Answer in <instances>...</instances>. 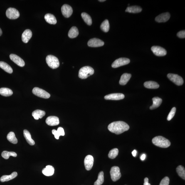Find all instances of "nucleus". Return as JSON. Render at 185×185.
Segmentation results:
<instances>
[{
  "label": "nucleus",
  "mask_w": 185,
  "mask_h": 185,
  "mask_svg": "<svg viewBox=\"0 0 185 185\" xmlns=\"http://www.w3.org/2000/svg\"><path fill=\"white\" fill-rule=\"evenodd\" d=\"M110 132L116 134H120L129 130L130 127L126 123L122 121H118L111 123L108 127Z\"/></svg>",
  "instance_id": "obj_1"
},
{
  "label": "nucleus",
  "mask_w": 185,
  "mask_h": 185,
  "mask_svg": "<svg viewBox=\"0 0 185 185\" xmlns=\"http://www.w3.org/2000/svg\"><path fill=\"white\" fill-rule=\"evenodd\" d=\"M152 142L155 145L162 148H167L171 145L168 139L161 136L154 137L152 139Z\"/></svg>",
  "instance_id": "obj_2"
},
{
  "label": "nucleus",
  "mask_w": 185,
  "mask_h": 185,
  "mask_svg": "<svg viewBox=\"0 0 185 185\" xmlns=\"http://www.w3.org/2000/svg\"><path fill=\"white\" fill-rule=\"evenodd\" d=\"M94 71L92 67L85 66L82 67L79 72V77L81 79H87L94 73Z\"/></svg>",
  "instance_id": "obj_3"
},
{
  "label": "nucleus",
  "mask_w": 185,
  "mask_h": 185,
  "mask_svg": "<svg viewBox=\"0 0 185 185\" xmlns=\"http://www.w3.org/2000/svg\"><path fill=\"white\" fill-rule=\"evenodd\" d=\"M46 62L50 68L55 69L59 66V60L56 57L52 55H49L46 57Z\"/></svg>",
  "instance_id": "obj_4"
},
{
  "label": "nucleus",
  "mask_w": 185,
  "mask_h": 185,
  "mask_svg": "<svg viewBox=\"0 0 185 185\" xmlns=\"http://www.w3.org/2000/svg\"><path fill=\"white\" fill-rule=\"evenodd\" d=\"M110 174L111 179L114 182L120 179L121 174L120 169L117 166H114L111 168Z\"/></svg>",
  "instance_id": "obj_5"
},
{
  "label": "nucleus",
  "mask_w": 185,
  "mask_h": 185,
  "mask_svg": "<svg viewBox=\"0 0 185 185\" xmlns=\"http://www.w3.org/2000/svg\"><path fill=\"white\" fill-rule=\"evenodd\" d=\"M32 92L36 96L44 98H49L50 96V94L48 92L38 87H34L32 90Z\"/></svg>",
  "instance_id": "obj_6"
},
{
  "label": "nucleus",
  "mask_w": 185,
  "mask_h": 185,
  "mask_svg": "<svg viewBox=\"0 0 185 185\" xmlns=\"http://www.w3.org/2000/svg\"><path fill=\"white\" fill-rule=\"evenodd\" d=\"M167 77L171 81L178 86L182 85L184 82L182 78L176 74L169 73L167 75Z\"/></svg>",
  "instance_id": "obj_7"
},
{
  "label": "nucleus",
  "mask_w": 185,
  "mask_h": 185,
  "mask_svg": "<svg viewBox=\"0 0 185 185\" xmlns=\"http://www.w3.org/2000/svg\"><path fill=\"white\" fill-rule=\"evenodd\" d=\"M6 16L11 19H16L20 17V13L15 8H9L7 10Z\"/></svg>",
  "instance_id": "obj_8"
},
{
  "label": "nucleus",
  "mask_w": 185,
  "mask_h": 185,
  "mask_svg": "<svg viewBox=\"0 0 185 185\" xmlns=\"http://www.w3.org/2000/svg\"><path fill=\"white\" fill-rule=\"evenodd\" d=\"M130 63V60L128 58H121L116 60L112 63V66L113 68L118 67L127 65Z\"/></svg>",
  "instance_id": "obj_9"
},
{
  "label": "nucleus",
  "mask_w": 185,
  "mask_h": 185,
  "mask_svg": "<svg viewBox=\"0 0 185 185\" xmlns=\"http://www.w3.org/2000/svg\"><path fill=\"white\" fill-rule=\"evenodd\" d=\"M151 50L155 55L158 56H164L166 54V50L160 46H152Z\"/></svg>",
  "instance_id": "obj_10"
},
{
  "label": "nucleus",
  "mask_w": 185,
  "mask_h": 185,
  "mask_svg": "<svg viewBox=\"0 0 185 185\" xmlns=\"http://www.w3.org/2000/svg\"><path fill=\"white\" fill-rule=\"evenodd\" d=\"M62 14L65 18H69L73 13V9L69 5L65 4L62 6L61 8Z\"/></svg>",
  "instance_id": "obj_11"
},
{
  "label": "nucleus",
  "mask_w": 185,
  "mask_h": 185,
  "mask_svg": "<svg viewBox=\"0 0 185 185\" xmlns=\"http://www.w3.org/2000/svg\"><path fill=\"white\" fill-rule=\"evenodd\" d=\"M94 159L93 156L91 155L86 156L84 161V164L86 169L90 170L93 165Z\"/></svg>",
  "instance_id": "obj_12"
},
{
  "label": "nucleus",
  "mask_w": 185,
  "mask_h": 185,
  "mask_svg": "<svg viewBox=\"0 0 185 185\" xmlns=\"http://www.w3.org/2000/svg\"><path fill=\"white\" fill-rule=\"evenodd\" d=\"M87 44L89 46L96 48L103 46L104 45V42L102 40L98 38H93L89 40Z\"/></svg>",
  "instance_id": "obj_13"
},
{
  "label": "nucleus",
  "mask_w": 185,
  "mask_h": 185,
  "mask_svg": "<svg viewBox=\"0 0 185 185\" xmlns=\"http://www.w3.org/2000/svg\"><path fill=\"white\" fill-rule=\"evenodd\" d=\"M10 58L11 60L18 66L21 67L24 66L25 63L24 60L18 56L14 54H11L10 55Z\"/></svg>",
  "instance_id": "obj_14"
},
{
  "label": "nucleus",
  "mask_w": 185,
  "mask_h": 185,
  "mask_svg": "<svg viewBox=\"0 0 185 185\" xmlns=\"http://www.w3.org/2000/svg\"><path fill=\"white\" fill-rule=\"evenodd\" d=\"M124 95L122 93H113L106 95L104 98L106 100H119L124 98Z\"/></svg>",
  "instance_id": "obj_15"
},
{
  "label": "nucleus",
  "mask_w": 185,
  "mask_h": 185,
  "mask_svg": "<svg viewBox=\"0 0 185 185\" xmlns=\"http://www.w3.org/2000/svg\"><path fill=\"white\" fill-rule=\"evenodd\" d=\"M170 17V15L169 13H162L155 18V21L158 22H165L167 21Z\"/></svg>",
  "instance_id": "obj_16"
},
{
  "label": "nucleus",
  "mask_w": 185,
  "mask_h": 185,
  "mask_svg": "<svg viewBox=\"0 0 185 185\" xmlns=\"http://www.w3.org/2000/svg\"><path fill=\"white\" fill-rule=\"evenodd\" d=\"M46 123L50 126H56L59 124V119L58 117L54 116H50L47 118L46 120Z\"/></svg>",
  "instance_id": "obj_17"
},
{
  "label": "nucleus",
  "mask_w": 185,
  "mask_h": 185,
  "mask_svg": "<svg viewBox=\"0 0 185 185\" xmlns=\"http://www.w3.org/2000/svg\"><path fill=\"white\" fill-rule=\"evenodd\" d=\"M32 36V33L31 30L26 29L23 32L22 35V40L23 42L26 43H28Z\"/></svg>",
  "instance_id": "obj_18"
},
{
  "label": "nucleus",
  "mask_w": 185,
  "mask_h": 185,
  "mask_svg": "<svg viewBox=\"0 0 185 185\" xmlns=\"http://www.w3.org/2000/svg\"><path fill=\"white\" fill-rule=\"evenodd\" d=\"M54 168L53 166L48 165L43 169L42 173L45 176H50L53 175L54 173Z\"/></svg>",
  "instance_id": "obj_19"
},
{
  "label": "nucleus",
  "mask_w": 185,
  "mask_h": 185,
  "mask_svg": "<svg viewBox=\"0 0 185 185\" xmlns=\"http://www.w3.org/2000/svg\"><path fill=\"white\" fill-rule=\"evenodd\" d=\"M131 77V75L130 74L125 73L123 74L121 77L119 84L121 85H125L130 80Z\"/></svg>",
  "instance_id": "obj_20"
},
{
  "label": "nucleus",
  "mask_w": 185,
  "mask_h": 185,
  "mask_svg": "<svg viewBox=\"0 0 185 185\" xmlns=\"http://www.w3.org/2000/svg\"><path fill=\"white\" fill-rule=\"evenodd\" d=\"M44 18L47 22L49 24H55L57 23L56 18L53 15L48 13L45 15Z\"/></svg>",
  "instance_id": "obj_21"
},
{
  "label": "nucleus",
  "mask_w": 185,
  "mask_h": 185,
  "mask_svg": "<svg viewBox=\"0 0 185 185\" xmlns=\"http://www.w3.org/2000/svg\"><path fill=\"white\" fill-rule=\"evenodd\" d=\"M153 104L150 107L151 110L155 109L159 107L162 103V100L159 97H154L152 99Z\"/></svg>",
  "instance_id": "obj_22"
},
{
  "label": "nucleus",
  "mask_w": 185,
  "mask_h": 185,
  "mask_svg": "<svg viewBox=\"0 0 185 185\" xmlns=\"http://www.w3.org/2000/svg\"><path fill=\"white\" fill-rule=\"evenodd\" d=\"M18 175L17 173L14 172L12 173L9 175H4L1 176L0 178V181L1 182H5L14 179Z\"/></svg>",
  "instance_id": "obj_23"
},
{
  "label": "nucleus",
  "mask_w": 185,
  "mask_h": 185,
  "mask_svg": "<svg viewBox=\"0 0 185 185\" xmlns=\"http://www.w3.org/2000/svg\"><path fill=\"white\" fill-rule=\"evenodd\" d=\"M23 135L27 142L30 145H34L35 144L34 141L32 139L31 134L28 131L26 130H24L23 131Z\"/></svg>",
  "instance_id": "obj_24"
},
{
  "label": "nucleus",
  "mask_w": 185,
  "mask_h": 185,
  "mask_svg": "<svg viewBox=\"0 0 185 185\" xmlns=\"http://www.w3.org/2000/svg\"><path fill=\"white\" fill-rule=\"evenodd\" d=\"M142 11V8L137 6L128 7L126 10V12H127L134 13H140Z\"/></svg>",
  "instance_id": "obj_25"
},
{
  "label": "nucleus",
  "mask_w": 185,
  "mask_h": 185,
  "mask_svg": "<svg viewBox=\"0 0 185 185\" xmlns=\"http://www.w3.org/2000/svg\"><path fill=\"white\" fill-rule=\"evenodd\" d=\"M45 112L44 111L41 110H36L32 112V115L35 120H38L39 118H42L45 115Z\"/></svg>",
  "instance_id": "obj_26"
},
{
  "label": "nucleus",
  "mask_w": 185,
  "mask_h": 185,
  "mask_svg": "<svg viewBox=\"0 0 185 185\" xmlns=\"http://www.w3.org/2000/svg\"><path fill=\"white\" fill-rule=\"evenodd\" d=\"M144 87L148 89H157L159 88V85L157 82L153 81H149L145 82Z\"/></svg>",
  "instance_id": "obj_27"
},
{
  "label": "nucleus",
  "mask_w": 185,
  "mask_h": 185,
  "mask_svg": "<svg viewBox=\"0 0 185 185\" xmlns=\"http://www.w3.org/2000/svg\"><path fill=\"white\" fill-rule=\"evenodd\" d=\"M0 68L8 73L11 74L13 72V69L5 62L0 61Z\"/></svg>",
  "instance_id": "obj_28"
},
{
  "label": "nucleus",
  "mask_w": 185,
  "mask_h": 185,
  "mask_svg": "<svg viewBox=\"0 0 185 185\" xmlns=\"http://www.w3.org/2000/svg\"><path fill=\"white\" fill-rule=\"evenodd\" d=\"M13 91L11 89L6 87L0 89V94L4 96H9L13 95Z\"/></svg>",
  "instance_id": "obj_29"
},
{
  "label": "nucleus",
  "mask_w": 185,
  "mask_h": 185,
  "mask_svg": "<svg viewBox=\"0 0 185 185\" xmlns=\"http://www.w3.org/2000/svg\"><path fill=\"white\" fill-rule=\"evenodd\" d=\"M79 32L76 27L73 26L70 28L68 33V36L70 38H76L78 36Z\"/></svg>",
  "instance_id": "obj_30"
},
{
  "label": "nucleus",
  "mask_w": 185,
  "mask_h": 185,
  "mask_svg": "<svg viewBox=\"0 0 185 185\" xmlns=\"http://www.w3.org/2000/svg\"><path fill=\"white\" fill-rule=\"evenodd\" d=\"M81 16L84 21L87 25L89 26H91L92 25V19L90 15L86 13H82Z\"/></svg>",
  "instance_id": "obj_31"
},
{
  "label": "nucleus",
  "mask_w": 185,
  "mask_h": 185,
  "mask_svg": "<svg viewBox=\"0 0 185 185\" xmlns=\"http://www.w3.org/2000/svg\"><path fill=\"white\" fill-rule=\"evenodd\" d=\"M8 140L13 144H16L18 143V140L15 136V134L13 132H11L7 135Z\"/></svg>",
  "instance_id": "obj_32"
},
{
  "label": "nucleus",
  "mask_w": 185,
  "mask_h": 185,
  "mask_svg": "<svg viewBox=\"0 0 185 185\" xmlns=\"http://www.w3.org/2000/svg\"><path fill=\"white\" fill-rule=\"evenodd\" d=\"M101 29L105 32H108L110 28V25L109 21L108 20H105L102 22L100 25Z\"/></svg>",
  "instance_id": "obj_33"
},
{
  "label": "nucleus",
  "mask_w": 185,
  "mask_h": 185,
  "mask_svg": "<svg viewBox=\"0 0 185 185\" xmlns=\"http://www.w3.org/2000/svg\"><path fill=\"white\" fill-rule=\"evenodd\" d=\"M1 156L6 159H9L10 156H12L14 157H16L17 154L16 153L13 152H8L7 151H4L1 154Z\"/></svg>",
  "instance_id": "obj_34"
},
{
  "label": "nucleus",
  "mask_w": 185,
  "mask_h": 185,
  "mask_svg": "<svg viewBox=\"0 0 185 185\" xmlns=\"http://www.w3.org/2000/svg\"><path fill=\"white\" fill-rule=\"evenodd\" d=\"M176 171L180 177L183 179H185V170L182 166H179L176 169Z\"/></svg>",
  "instance_id": "obj_35"
},
{
  "label": "nucleus",
  "mask_w": 185,
  "mask_h": 185,
  "mask_svg": "<svg viewBox=\"0 0 185 185\" xmlns=\"http://www.w3.org/2000/svg\"><path fill=\"white\" fill-rule=\"evenodd\" d=\"M104 182V174L103 171H101L98 175V179L94 183V185H101Z\"/></svg>",
  "instance_id": "obj_36"
},
{
  "label": "nucleus",
  "mask_w": 185,
  "mask_h": 185,
  "mask_svg": "<svg viewBox=\"0 0 185 185\" xmlns=\"http://www.w3.org/2000/svg\"><path fill=\"white\" fill-rule=\"evenodd\" d=\"M119 150L118 149L115 148L111 150L108 154V157L110 159H114L118 155Z\"/></svg>",
  "instance_id": "obj_37"
},
{
  "label": "nucleus",
  "mask_w": 185,
  "mask_h": 185,
  "mask_svg": "<svg viewBox=\"0 0 185 185\" xmlns=\"http://www.w3.org/2000/svg\"><path fill=\"white\" fill-rule=\"evenodd\" d=\"M176 108L175 107H173L171 109L170 112L167 117V119L168 121L170 120L174 117L175 114L176 113Z\"/></svg>",
  "instance_id": "obj_38"
},
{
  "label": "nucleus",
  "mask_w": 185,
  "mask_h": 185,
  "mask_svg": "<svg viewBox=\"0 0 185 185\" xmlns=\"http://www.w3.org/2000/svg\"><path fill=\"white\" fill-rule=\"evenodd\" d=\"M169 178L167 176H166L162 180L159 185H169Z\"/></svg>",
  "instance_id": "obj_39"
},
{
  "label": "nucleus",
  "mask_w": 185,
  "mask_h": 185,
  "mask_svg": "<svg viewBox=\"0 0 185 185\" xmlns=\"http://www.w3.org/2000/svg\"><path fill=\"white\" fill-rule=\"evenodd\" d=\"M57 133L59 136H64L65 135V133L64 130L63 128L60 127H59L57 130Z\"/></svg>",
  "instance_id": "obj_40"
},
{
  "label": "nucleus",
  "mask_w": 185,
  "mask_h": 185,
  "mask_svg": "<svg viewBox=\"0 0 185 185\" xmlns=\"http://www.w3.org/2000/svg\"><path fill=\"white\" fill-rule=\"evenodd\" d=\"M177 36L179 38H185V31L182 30V31H180L177 34Z\"/></svg>",
  "instance_id": "obj_41"
},
{
  "label": "nucleus",
  "mask_w": 185,
  "mask_h": 185,
  "mask_svg": "<svg viewBox=\"0 0 185 185\" xmlns=\"http://www.w3.org/2000/svg\"><path fill=\"white\" fill-rule=\"evenodd\" d=\"M52 132V133L54 135L56 139H59V136L58 135L57 133V130L55 129L53 130Z\"/></svg>",
  "instance_id": "obj_42"
},
{
  "label": "nucleus",
  "mask_w": 185,
  "mask_h": 185,
  "mask_svg": "<svg viewBox=\"0 0 185 185\" xmlns=\"http://www.w3.org/2000/svg\"><path fill=\"white\" fill-rule=\"evenodd\" d=\"M144 185H151L150 183H149V179L147 178H145Z\"/></svg>",
  "instance_id": "obj_43"
},
{
  "label": "nucleus",
  "mask_w": 185,
  "mask_h": 185,
  "mask_svg": "<svg viewBox=\"0 0 185 185\" xmlns=\"http://www.w3.org/2000/svg\"><path fill=\"white\" fill-rule=\"evenodd\" d=\"M146 155L145 154H143L141 157V160L144 161L146 158Z\"/></svg>",
  "instance_id": "obj_44"
},
{
  "label": "nucleus",
  "mask_w": 185,
  "mask_h": 185,
  "mask_svg": "<svg viewBox=\"0 0 185 185\" xmlns=\"http://www.w3.org/2000/svg\"><path fill=\"white\" fill-rule=\"evenodd\" d=\"M137 151H136V150H134L132 152V154L133 156L134 157H135L136 156V155H137Z\"/></svg>",
  "instance_id": "obj_45"
},
{
  "label": "nucleus",
  "mask_w": 185,
  "mask_h": 185,
  "mask_svg": "<svg viewBox=\"0 0 185 185\" xmlns=\"http://www.w3.org/2000/svg\"><path fill=\"white\" fill-rule=\"evenodd\" d=\"M3 33V32L2 30L1 29V28H0V36H1L2 35Z\"/></svg>",
  "instance_id": "obj_46"
},
{
  "label": "nucleus",
  "mask_w": 185,
  "mask_h": 185,
  "mask_svg": "<svg viewBox=\"0 0 185 185\" xmlns=\"http://www.w3.org/2000/svg\"><path fill=\"white\" fill-rule=\"evenodd\" d=\"M106 1L105 0H102V1H100V2H103V1Z\"/></svg>",
  "instance_id": "obj_47"
}]
</instances>
